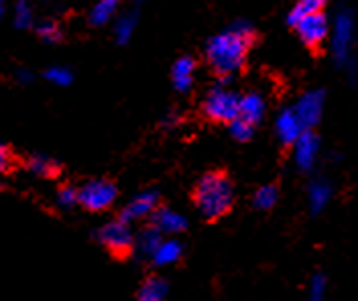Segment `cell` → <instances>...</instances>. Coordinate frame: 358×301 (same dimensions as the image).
I'll return each mask as SVG.
<instances>
[{
    "instance_id": "cell-19",
    "label": "cell",
    "mask_w": 358,
    "mask_h": 301,
    "mask_svg": "<svg viewBox=\"0 0 358 301\" xmlns=\"http://www.w3.org/2000/svg\"><path fill=\"white\" fill-rule=\"evenodd\" d=\"M328 0H297L293 10L289 15V23L295 24L299 19L308 17V15H315V13H324V6H326Z\"/></svg>"
},
{
    "instance_id": "cell-18",
    "label": "cell",
    "mask_w": 358,
    "mask_h": 301,
    "mask_svg": "<svg viewBox=\"0 0 358 301\" xmlns=\"http://www.w3.org/2000/svg\"><path fill=\"white\" fill-rule=\"evenodd\" d=\"M167 298V283L159 277H149L138 289L136 301H165Z\"/></svg>"
},
{
    "instance_id": "cell-29",
    "label": "cell",
    "mask_w": 358,
    "mask_h": 301,
    "mask_svg": "<svg viewBox=\"0 0 358 301\" xmlns=\"http://www.w3.org/2000/svg\"><path fill=\"white\" fill-rule=\"evenodd\" d=\"M13 167V153L0 145V173H6Z\"/></svg>"
},
{
    "instance_id": "cell-9",
    "label": "cell",
    "mask_w": 358,
    "mask_h": 301,
    "mask_svg": "<svg viewBox=\"0 0 358 301\" xmlns=\"http://www.w3.org/2000/svg\"><path fill=\"white\" fill-rule=\"evenodd\" d=\"M317 155H320V140L312 131H306L293 145V159H295L299 169L308 171L313 167Z\"/></svg>"
},
{
    "instance_id": "cell-16",
    "label": "cell",
    "mask_w": 358,
    "mask_h": 301,
    "mask_svg": "<svg viewBox=\"0 0 358 301\" xmlns=\"http://www.w3.org/2000/svg\"><path fill=\"white\" fill-rule=\"evenodd\" d=\"M332 200V187L330 184L317 179V182H312L310 184V189H308V202H310V210L313 214H320L324 212L326 206L330 204Z\"/></svg>"
},
{
    "instance_id": "cell-5",
    "label": "cell",
    "mask_w": 358,
    "mask_h": 301,
    "mask_svg": "<svg viewBox=\"0 0 358 301\" xmlns=\"http://www.w3.org/2000/svg\"><path fill=\"white\" fill-rule=\"evenodd\" d=\"M98 240L114 255H124L134 247L133 230H131L129 222H124L122 218L106 222L98 230Z\"/></svg>"
},
{
    "instance_id": "cell-17",
    "label": "cell",
    "mask_w": 358,
    "mask_h": 301,
    "mask_svg": "<svg viewBox=\"0 0 358 301\" xmlns=\"http://www.w3.org/2000/svg\"><path fill=\"white\" fill-rule=\"evenodd\" d=\"M194 70H196V61L192 57H181L176 68H173V84L179 92H187L192 88L194 82Z\"/></svg>"
},
{
    "instance_id": "cell-6",
    "label": "cell",
    "mask_w": 358,
    "mask_h": 301,
    "mask_svg": "<svg viewBox=\"0 0 358 301\" xmlns=\"http://www.w3.org/2000/svg\"><path fill=\"white\" fill-rule=\"evenodd\" d=\"M293 27H295L297 37L301 39V43L310 47V49H317L326 41V37L330 35V23H328V17L324 13L308 15V17L299 19Z\"/></svg>"
},
{
    "instance_id": "cell-7",
    "label": "cell",
    "mask_w": 358,
    "mask_h": 301,
    "mask_svg": "<svg viewBox=\"0 0 358 301\" xmlns=\"http://www.w3.org/2000/svg\"><path fill=\"white\" fill-rule=\"evenodd\" d=\"M159 208V196L157 191H143L138 196H134L133 200L122 210V220L124 222H136V220H145L151 218Z\"/></svg>"
},
{
    "instance_id": "cell-22",
    "label": "cell",
    "mask_w": 358,
    "mask_h": 301,
    "mask_svg": "<svg viewBox=\"0 0 358 301\" xmlns=\"http://www.w3.org/2000/svg\"><path fill=\"white\" fill-rule=\"evenodd\" d=\"M118 0H98V4L92 8V15H90V21L92 24H102L106 23L112 17L114 8H116Z\"/></svg>"
},
{
    "instance_id": "cell-23",
    "label": "cell",
    "mask_w": 358,
    "mask_h": 301,
    "mask_svg": "<svg viewBox=\"0 0 358 301\" xmlns=\"http://www.w3.org/2000/svg\"><path fill=\"white\" fill-rule=\"evenodd\" d=\"M55 204L62 210H71L73 206H78V189L71 186H64L57 189V196H55Z\"/></svg>"
},
{
    "instance_id": "cell-3",
    "label": "cell",
    "mask_w": 358,
    "mask_h": 301,
    "mask_svg": "<svg viewBox=\"0 0 358 301\" xmlns=\"http://www.w3.org/2000/svg\"><path fill=\"white\" fill-rule=\"evenodd\" d=\"M238 102H241L238 94H234L228 88H214L206 96L201 110H203V116L212 122L230 124L232 120L238 118Z\"/></svg>"
},
{
    "instance_id": "cell-20",
    "label": "cell",
    "mask_w": 358,
    "mask_h": 301,
    "mask_svg": "<svg viewBox=\"0 0 358 301\" xmlns=\"http://www.w3.org/2000/svg\"><path fill=\"white\" fill-rule=\"evenodd\" d=\"M27 167H29V171H33L39 177H51V175L57 173V163L49 159V157H45V155H33L27 161Z\"/></svg>"
},
{
    "instance_id": "cell-4",
    "label": "cell",
    "mask_w": 358,
    "mask_h": 301,
    "mask_svg": "<svg viewBox=\"0 0 358 301\" xmlns=\"http://www.w3.org/2000/svg\"><path fill=\"white\" fill-rule=\"evenodd\" d=\"M118 191L112 182L106 179H92L88 184L78 189V202L82 208L90 210V212H102L108 210L114 204Z\"/></svg>"
},
{
    "instance_id": "cell-30",
    "label": "cell",
    "mask_w": 358,
    "mask_h": 301,
    "mask_svg": "<svg viewBox=\"0 0 358 301\" xmlns=\"http://www.w3.org/2000/svg\"><path fill=\"white\" fill-rule=\"evenodd\" d=\"M2 13H4V4H2V0H0V17H2Z\"/></svg>"
},
{
    "instance_id": "cell-13",
    "label": "cell",
    "mask_w": 358,
    "mask_h": 301,
    "mask_svg": "<svg viewBox=\"0 0 358 301\" xmlns=\"http://www.w3.org/2000/svg\"><path fill=\"white\" fill-rule=\"evenodd\" d=\"M265 116V98L257 92H248L245 96H241L238 102V118H243L250 124L261 122Z\"/></svg>"
},
{
    "instance_id": "cell-2",
    "label": "cell",
    "mask_w": 358,
    "mask_h": 301,
    "mask_svg": "<svg viewBox=\"0 0 358 301\" xmlns=\"http://www.w3.org/2000/svg\"><path fill=\"white\" fill-rule=\"evenodd\" d=\"M194 202L196 208L203 218L218 220L224 214H228L234 204V187L228 175L222 171H210L201 175L200 182L194 189Z\"/></svg>"
},
{
    "instance_id": "cell-15",
    "label": "cell",
    "mask_w": 358,
    "mask_h": 301,
    "mask_svg": "<svg viewBox=\"0 0 358 301\" xmlns=\"http://www.w3.org/2000/svg\"><path fill=\"white\" fill-rule=\"evenodd\" d=\"M161 240H163V234L157 230L155 226H149V228H145V230L134 238V249H136V253L141 256L153 258L155 251L159 249V244H161Z\"/></svg>"
},
{
    "instance_id": "cell-28",
    "label": "cell",
    "mask_w": 358,
    "mask_h": 301,
    "mask_svg": "<svg viewBox=\"0 0 358 301\" xmlns=\"http://www.w3.org/2000/svg\"><path fill=\"white\" fill-rule=\"evenodd\" d=\"M37 33H39V37H41L43 41H47V43H57V41L62 39V33H59V29H57V27H55L53 23L39 24Z\"/></svg>"
},
{
    "instance_id": "cell-21",
    "label": "cell",
    "mask_w": 358,
    "mask_h": 301,
    "mask_svg": "<svg viewBox=\"0 0 358 301\" xmlns=\"http://www.w3.org/2000/svg\"><path fill=\"white\" fill-rule=\"evenodd\" d=\"M279 200V189L275 186L259 187L252 196V204L259 210H271Z\"/></svg>"
},
{
    "instance_id": "cell-27",
    "label": "cell",
    "mask_w": 358,
    "mask_h": 301,
    "mask_svg": "<svg viewBox=\"0 0 358 301\" xmlns=\"http://www.w3.org/2000/svg\"><path fill=\"white\" fill-rule=\"evenodd\" d=\"M31 23H33V8H31V4L27 0H19V4H17V24L24 29Z\"/></svg>"
},
{
    "instance_id": "cell-25",
    "label": "cell",
    "mask_w": 358,
    "mask_h": 301,
    "mask_svg": "<svg viewBox=\"0 0 358 301\" xmlns=\"http://www.w3.org/2000/svg\"><path fill=\"white\" fill-rule=\"evenodd\" d=\"M308 301H326V277L324 275H315L312 279Z\"/></svg>"
},
{
    "instance_id": "cell-1",
    "label": "cell",
    "mask_w": 358,
    "mask_h": 301,
    "mask_svg": "<svg viewBox=\"0 0 358 301\" xmlns=\"http://www.w3.org/2000/svg\"><path fill=\"white\" fill-rule=\"evenodd\" d=\"M255 43L252 29H232L216 35L206 49V59L212 71L220 78H230L246 66L248 49Z\"/></svg>"
},
{
    "instance_id": "cell-11",
    "label": "cell",
    "mask_w": 358,
    "mask_h": 301,
    "mask_svg": "<svg viewBox=\"0 0 358 301\" xmlns=\"http://www.w3.org/2000/svg\"><path fill=\"white\" fill-rule=\"evenodd\" d=\"M352 33H355V23H352V17L348 13H342L338 17L334 27V51L336 57L340 61H344L348 57V51H350V43H352Z\"/></svg>"
},
{
    "instance_id": "cell-14",
    "label": "cell",
    "mask_w": 358,
    "mask_h": 301,
    "mask_svg": "<svg viewBox=\"0 0 358 301\" xmlns=\"http://www.w3.org/2000/svg\"><path fill=\"white\" fill-rule=\"evenodd\" d=\"M181 255H183V247H181L179 240H176V238H163L151 260L155 263L157 267H169V265L178 263Z\"/></svg>"
},
{
    "instance_id": "cell-10",
    "label": "cell",
    "mask_w": 358,
    "mask_h": 301,
    "mask_svg": "<svg viewBox=\"0 0 358 301\" xmlns=\"http://www.w3.org/2000/svg\"><path fill=\"white\" fill-rule=\"evenodd\" d=\"M275 131H277V137L283 145H295V140L299 139L308 129L303 126V122L299 120V116L295 115L293 108L283 110L281 115L277 116V122H275Z\"/></svg>"
},
{
    "instance_id": "cell-12",
    "label": "cell",
    "mask_w": 358,
    "mask_h": 301,
    "mask_svg": "<svg viewBox=\"0 0 358 301\" xmlns=\"http://www.w3.org/2000/svg\"><path fill=\"white\" fill-rule=\"evenodd\" d=\"M151 226H155L161 234H179L185 230L187 220L176 210L157 208L155 214L151 216Z\"/></svg>"
},
{
    "instance_id": "cell-26",
    "label": "cell",
    "mask_w": 358,
    "mask_h": 301,
    "mask_svg": "<svg viewBox=\"0 0 358 301\" xmlns=\"http://www.w3.org/2000/svg\"><path fill=\"white\" fill-rule=\"evenodd\" d=\"M45 78L55 86H67L71 82V71L66 70V68H51L45 73Z\"/></svg>"
},
{
    "instance_id": "cell-8",
    "label": "cell",
    "mask_w": 358,
    "mask_h": 301,
    "mask_svg": "<svg viewBox=\"0 0 358 301\" xmlns=\"http://www.w3.org/2000/svg\"><path fill=\"white\" fill-rule=\"evenodd\" d=\"M295 115L299 116V120L303 122V126L310 131L313 124H317V120L322 118V110H324V94L320 90L303 94L299 98V102L295 104Z\"/></svg>"
},
{
    "instance_id": "cell-24",
    "label": "cell",
    "mask_w": 358,
    "mask_h": 301,
    "mask_svg": "<svg viewBox=\"0 0 358 301\" xmlns=\"http://www.w3.org/2000/svg\"><path fill=\"white\" fill-rule=\"evenodd\" d=\"M230 133H232V137L236 140H248L252 137V133H255V124H250V122H246L243 118H236V120H232L230 122Z\"/></svg>"
}]
</instances>
